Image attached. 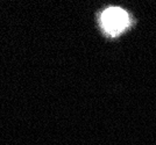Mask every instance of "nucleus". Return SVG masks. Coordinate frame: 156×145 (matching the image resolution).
Wrapping results in <instances>:
<instances>
[{
	"label": "nucleus",
	"mask_w": 156,
	"mask_h": 145,
	"mask_svg": "<svg viewBox=\"0 0 156 145\" xmlns=\"http://www.w3.org/2000/svg\"><path fill=\"white\" fill-rule=\"evenodd\" d=\"M101 27L111 36L121 34L129 26V16L119 7H110L101 14Z\"/></svg>",
	"instance_id": "obj_1"
}]
</instances>
